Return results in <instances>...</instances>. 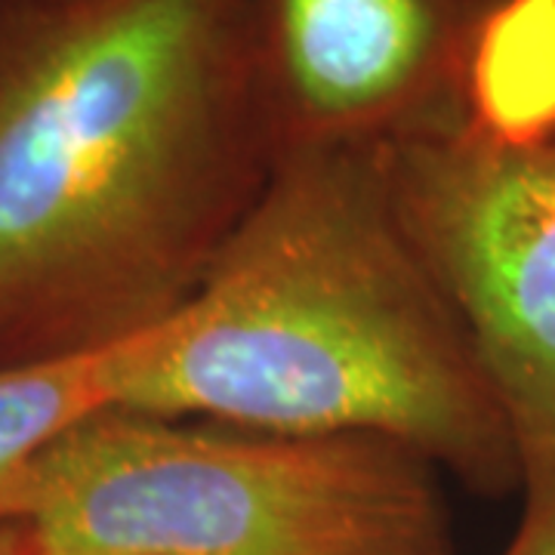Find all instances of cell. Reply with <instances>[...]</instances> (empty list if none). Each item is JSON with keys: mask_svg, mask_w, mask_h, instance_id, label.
<instances>
[{"mask_svg": "<svg viewBox=\"0 0 555 555\" xmlns=\"http://www.w3.org/2000/svg\"><path fill=\"white\" fill-rule=\"evenodd\" d=\"M278 155L247 0H0V367L164 324Z\"/></svg>", "mask_w": 555, "mask_h": 555, "instance_id": "cell-1", "label": "cell"}, {"mask_svg": "<svg viewBox=\"0 0 555 555\" xmlns=\"http://www.w3.org/2000/svg\"><path fill=\"white\" fill-rule=\"evenodd\" d=\"M108 408L374 436L481 494L518 488L503 411L423 262L379 145H287L198 291L102 352Z\"/></svg>", "mask_w": 555, "mask_h": 555, "instance_id": "cell-2", "label": "cell"}, {"mask_svg": "<svg viewBox=\"0 0 555 555\" xmlns=\"http://www.w3.org/2000/svg\"><path fill=\"white\" fill-rule=\"evenodd\" d=\"M438 473L374 436L102 408L0 496L25 555H454Z\"/></svg>", "mask_w": 555, "mask_h": 555, "instance_id": "cell-3", "label": "cell"}, {"mask_svg": "<svg viewBox=\"0 0 555 555\" xmlns=\"http://www.w3.org/2000/svg\"><path fill=\"white\" fill-rule=\"evenodd\" d=\"M379 158L503 411L518 491L555 488V149H503L456 118Z\"/></svg>", "mask_w": 555, "mask_h": 555, "instance_id": "cell-4", "label": "cell"}, {"mask_svg": "<svg viewBox=\"0 0 555 555\" xmlns=\"http://www.w3.org/2000/svg\"><path fill=\"white\" fill-rule=\"evenodd\" d=\"M494 0H247L287 145H379L463 118L466 43Z\"/></svg>", "mask_w": 555, "mask_h": 555, "instance_id": "cell-5", "label": "cell"}, {"mask_svg": "<svg viewBox=\"0 0 555 555\" xmlns=\"http://www.w3.org/2000/svg\"><path fill=\"white\" fill-rule=\"evenodd\" d=\"M463 120L503 149H555V0H494L476 22Z\"/></svg>", "mask_w": 555, "mask_h": 555, "instance_id": "cell-6", "label": "cell"}, {"mask_svg": "<svg viewBox=\"0 0 555 555\" xmlns=\"http://www.w3.org/2000/svg\"><path fill=\"white\" fill-rule=\"evenodd\" d=\"M102 408V352L0 367V496L53 438Z\"/></svg>", "mask_w": 555, "mask_h": 555, "instance_id": "cell-7", "label": "cell"}, {"mask_svg": "<svg viewBox=\"0 0 555 555\" xmlns=\"http://www.w3.org/2000/svg\"><path fill=\"white\" fill-rule=\"evenodd\" d=\"M516 537L503 555H555V488L525 491Z\"/></svg>", "mask_w": 555, "mask_h": 555, "instance_id": "cell-8", "label": "cell"}, {"mask_svg": "<svg viewBox=\"0 0 555 555\" xmlns=\"http://www.w3.org/2000/svg\"><path fill=\"white\" fill-rule=\"evenodd\" d=\"M0 555H25L20 528L13 521H0Z\"/></svg>", "mask_w": 555, "mask_h": 555, "instance_id": "cell-9", "label": "cell"}]
</instances>
